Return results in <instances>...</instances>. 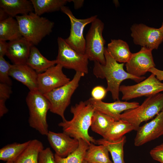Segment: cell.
I'll return each mask as SVG.
<instances>
[{
	"label": "cell",
	"instance_id": "1",
	"mask_svg": "<svg viewBox=\"0 0 163 163\" xmlns=\"http://www.w3.org/2000/svg\"><path fill=\"white\" fill-rule=\"evenodd\" d=\"M95 111L88 100L81 101L71 107L70 112L73 114L72 119L62 121L58 126L62 128L63 132L72 138L82 139L89 145L91 143L95 144L96 140L88 134Z\"/></svg>",
	"mask_w": 163,
	"mask_h": 163
},
{
	"label": "cell",
	"instance_id": "2",
	"mask_svg": "<svg viewBox=\"0 0 163 163\" xmlns=\"http://www.w3.org/2000/svg\"><path fill=\"white\" fill-rule=\"evenodd\" d=\"M104 55L106 62L104 65L94 62V74L97 78H105L107 83V91L110 92L114 100H119V89L121 83L124 80L130 79L139 83L145 79L144 76L138 77L125 71L124 63H119L111 56L105 48Z\"/></svg>",
	"mask_w": 163,
	"mask_h": 163
},
{
	"label": "cell",
	"instance_id": "3",
	"mask_svg": "<svg viewBox=\"0 0 163 163\" xmlns=\"http://www.w3.org/2000/svg\"><path fill=\"white\" fill-rule=\"evenodd\" d=\"M22 37L33 45H37L52 31L54 23L32 12L15 17Z\"/></svg>",
	"mask_w": 163,
	"mask_h": 163
},
{
	"label": "cell",
	"instance_id": "4",
	"mask_svg": "<svg viewBox=\"0 0 163 163\" xmlns=\"http://www.w3.org/2000/svg\"><path fill=\"white\" fill-rule=\"evenodd\" d=\"M26 101L29 111V126L42 135L46 136L49 131L46 119L50 109L49 101L38 90L30 91Z\"/></svg>",
	"mask_w": 163,
	"mask_h": 163
},
{
	"label": "cell",
	"instance_id": "5",
	"mask_svg": "<svg viewBox=\"0 0 163 163\" xmlns=\"http://www.w3.org/2000/svg\"><path fill=\"white\" fill-rule=\"evenodd\" d=\"M163 110V93L147 97L138 107L126 110L120 115V119L128 121L137 131L140 124L152 118Z\"/></svg>",
	"mask_w": 163,
	"mask_h": 163
},
{
	"label": "cell",
	"instance_id": "6",
	"mask_svg": "<svg viewBox=\"0 0 163 163\" xmlns=\"http://www.w3.org/2000/svg\"><path fill=\"white\" fill-rule=\"evenodd\" d=\"M85 75L81 72H76L72 79L68 83L44 94L50 103V111L59 116L62 121L66 120L65 111L70 104L72 96L78 87L81 78Z\"/></svg>",
	"mask_w": 163,
	"mask_h": 163
},
{
	"label": "cell",
	"instance_id": "7",
	"mask_svg": "<svg viewBox=\"0 0 163 163\" xmlns=\"http://www.w3.org/2000/svg\"><path fill=\"white\" fill-rule=\"evenodd\" d=\"M104 28L103 22L96 18L91 23L85 37V54L90 61L104 65L105 40L102 36Z\"/></svg>",
	"mask_w": 163,
	"mask_h": 163
},
{
	"label": "cell",
	"instance_id": "8",
	"mask_svg": "<svg viewBox=\"0 0 163 163\" xmlns=\"http://www.w3.org/2000/svg\"><path fill=\"white\" fill-rule=\"evenodd\" d=\"M58 53L57 64L63 68L75 70L85 74L88 72V59L85 54L80 53L72 48L65 39L59 37L57 39Z\"/></svg>",
	"mask_w": 163,
	"mask_h": 163
},
{
	"label": "cell",
	"instance_id": "9",
	"mask_svg": "<svg viewBox=\"0 0 163 163\" xmlns=\"http://www.w3.org/2000/svg\"><path fill=\"white\" fill-rule=\"evenodd\" d=\"M61 11L69 17L71 24L70 33L69 37L65 40L73 49L77 52L85 54V39L83 36L84 29L88 24L91 23L96 18V15L86 18H76L68 7L63 6Z\"/></svg>",
	"mask_w": 163,
	"mask_h": 163
},
{
	"label": "cell",
	"instance_id": "10",
	"mask_svg": "<svg viewBox=\"0 0 163 163\" xmlns=\"http://www.w3.org/2000/svg\"><path fill=\"white\" fill-rule=\"evenodd\" d=\"M122 100L126 101L143 96L148 97L163 91V83L153 74L146 79L132 85H120Z\"/></svg>",
	"mask_w": 163,
	"mask_h": 163
},
{
	"label": "cell",
	"instance_id": "11",
	"mask_svg": "<svg viewBox=\"0 0 163 163\" xmlns=\"http://www.w3.org/2000/svg\"><path fill=\"white\" fill-rule=\"evenodd\" d=\"M134 43L152 50L158 49L163 41V33L160 28L149 27L143 24H134L130 28Z\"/></svg>",
	"mask_w": 163,
	"mask_h": 163
},
{
	"label": "cell",
	"instance_id": "12",
	"mask_svg": "<svg viewBox=\"0 0 163 163\" xmlns=\"http://www.w3.org/2000/svg\"><path fill=\"white\" fill-rule=\"evenodd\" d=\"M63 68L57 64L38 74V90L44 94L68 83L70 80L63 72Z\"/></svg>",
	"mask_w": 163,
	"mask_h": 163
},
{
	"label": "cell",
	"instance_id": "13",
	"mask_svg": "<svg viewBox=\"0 0 163 163\" xmlns=\"http://www.w3.org/2000/svg\"><path fill=\"white\" fill-rule=\"evenodd\" d=\"M152 50L142 47L139 52L132 53L126 66V72L133 76L141 77L155 67Z\"/></svg>",
	"mask_w": 163,
	"mask_h": 163
},
{
	"label": "cell",
	"instance_id": "14",
	"mask_svg": "<svg viewBox=\"0 0 163 163\" xmlns=\"http://www.w3.org/2000/svg\"><path fill=\"white\" fill-rule=\"evenodd\" d=\"M134 140L135 146H139L163 135V110L149 122L139 126Z\"/></svg>",
	"mask_w": 163,
	"mask_h": 163
},
{
	"label": "cell",
	"instance_id": "15",
	"mask_svg": "<svg viewBox=\"0 0 163 163\" xmlns=\"http://www.w3.org/2000/svg\"><path fill=\"white\" fill-rule=\"evenodd\" d=\"M50 145L58 156L64 158L75 151L79 145L78 140L64 133L49 131L47 135Z\"/></svg>",
	"mask_w": 163,
	"mask_h": 163
},
{
	"label": "cell",
	"instance_id": "16",
	"mask_svg": "<svg viewBox=\"0 0 163 163\" xmlns=\"http://www.w3.org/2000/svg\"><path fill=\"white\" fill-rule=\"evenodd\" d=\"M88 101L95 110L112 117L115 121L120 120V115L123 112L135 108L139 105L137 102H128L120 100L112 103H106L92 97L90 98Z\"/></svg>",
	"mask_w": 163,
	"mask_h": 163
},
{
	"label": "cell",
	"instance_id": "17",
	"mask_svg": "<svg viewBox=\"0 0 163 163\" xmlns=\"http://www.w3.org/2000/svg\"><path fill=\"white\" fill-rule=\"evenodd\" d=\"M33 45L24 37L8 43L5 55L14 65L26 64Z\"/></svg>",
	"mask_w": 163,
	"mask_h": 163
},
{
	"label": "cell",
	"instance_id": "18",
	"mask_svg": "<svg viewBox=\"0 0 163 163\" xmlns=\"http://www.w3.org/2000/svg\"><path fill=\"white\" fill-rule=\"evenodd\" d=\"M38 74L27 64H13L9 72L10 76L25 85L30 91L38 90Z\"/></svg>",
	"mask_w": 163,
	"mask_h": 163
},
{
	"label": "cell",
	"instance_id": "19",
	"mask_svg": "<svg viewBox=\"0 0 163 163\" xmlns=\"http://www.w3.org/2000/svg\"><path fill=\"white\" fill-rule=\"evenodd\" d=\"M0 7L8 16L12 17H15L18 14H28L34 11L30 0H0Z\"/></svg>",
	"mask_w": 163,
	"mask_h": 163
},
{
	"label": "cell",
	"instance_id": "20",
	"mask_svg": "<svg viewBox=\"0 0 163 163\" xmlns=\"http://www.w3.org/2000/svg\"><path fill=\"white\" fill-rule=\"evenodd\" d=\"M106 49L113 59L121 63L127 62L132 53L127 43L120 39L111 40Z\"/></svg>",
	"mask_w": 163,
	"mask_h": 163
},
{
	"label": "cell",
	"instance_id": "21",
	"mask_svg": "<svg viewBox=\"0 0 163 163\" xmlns=\"http://www.w3.org/2000/svg\"><path fill=\"white\" fill-rule=\"evenodd\" d=\"M26 64L38 74L43 72L57 64L56 59L49 60L44 56L35 46L32 47Z\"/></svg>",
	"mask_w": 163,
	"mask_h": 163
},
{
	"label": "cell",
	"instance_id": "22",
	"mask_svg": "<svg viewBox=\"0 0 163 163\" xmlns=\"http://www.w3.org/2000/svg\"><path fill=\"white\" fill-rule=\"evenodd\" d=\"M22 37L16 19L8 16L0 21V40L10 41Z\"/></svg>",
	"mask_w": 163,
	"mask_h": 163
},
{
	"label": "cell",
	"instance_id": "23",
	"mask_svg": "<svg viewBox=\"0 0 163 163\" xmlns=\"http://www.w3.org/2000/svg\"><path fill=\"white\" fill-rule=\"evenodd\" d=\"M43 149L41 141L37 139L30 140L28 146L13 163H38L39 154Z\"/></svg>",
	"mask_w": 163,
	"mask_h": 163
},
{
	"label": "cell",
	"instance_id": "24",
	"mask_svg": "<svg viewBox=\"0 0 163 163\" xmlns=\"http://www.w3.org/2000/svg\"><path fill=\"white\" fill-rule=\"evenodd\" d=\"M133 130H134V128L131 124L126 120L120 119L115 121L112 124L103 138L110 141H117Z\"/></svg>",
	"mask_w": 163,
	"mask_h": 163
},
{
	"label": "cell",
	"instance_id": "25",
	"mask_svg": "<svg viewBox=\"0 0 163 163\" xmlns=\"http://www.w3.org/2000/svg\"><path fill=\"white\" fill-rule=\"evenodd\" d=\"M126 137L123 136L120 140L112 142L104 138L96 140L95 144L105 146L110 153L113 163H125L124 159V146Z\"/></svg>",
	"mask_w": 163,
	"mask_h": 163
},
{
	"label": "cell",
	"instance_id": "26",
	"mask_svg": "<svg viewBox=\"0 0 163 163\" xmlns=\"http://www.w3.org/2000/svg\"><path fill=\"white\" fill-rule=\"evenodd\" d=\"M109 152L104 145H96L91 143L86 153L84 160L89 163H113L110 159Z\"/></svg>",
	"mask_w": 163,
	"mask_h": 163
},
{
	"label": "cell",
	"instance_id": "27",
	"mask_svg": "<svg viewBox=\"0 0 163 163\" xmlns=\"http://www.w3.org/2000/svg\"><path fill=\"white\" fill-rule=\"evenodd\" d=\"M33 4L34 13L40 16L46 13L60 10L70 0H30Z\"/></svg>",
	"mask_w": 163,
	"mask_h": 163
},
{
	"label": "cell",
	"instance_id": "28",
	"mask_svg": "<svg viewBox=\"0 0 163 163\" xmlns=\"http://www.w3.org/2000/svg\"><path fill=\"white\" fill-rule=\"evenodd\" d=\"M115 121L112 117L95 110L92 119L91 128L93 131L103 137Z\"/></svg>",
	"mask_w": 163,
	"mask_h": 163
},
{
	"label": "cell",
	"instance_id": "29",
	"mask_svg": "<svg viewBox=\"0 0 163 163\" xmlns=\"http://www.w3.org/2000/svg\"><path fill=\"white\" fill-rule=\"evenodd\" d=\"M78 146L73 152L66 157L54 154L55 163H83L89 145L83 140H78Z\"/></svg>",
	"mask_w": 163,
	"mask_h": 163
},
{
	"label": "cell",
	"instance_id": "30",
	"mask_svg": "<svg viewBox=\"0 0 163 163\" xmlns=\"http://www.w3.org/2000/svg\"><path fill=\"white\" fill-rule=\"evenodd\" d=\"M29 140L22 143L14 142L8 144L0 149V160L14 162L28 146Z\"/></svg>",
	"mask_w": 163,
	"mask_h": 163
},
{
	"label": "cell",
	"instance_id": "31",
	"mask_svg": "<svg viewBox=\"0 0 163 163\" xmlns=\"http://www.w3.org/2000/svg\"><path fill=\"white\" fill-rule=\"evenodd\" d=\"M12 91L11 86L0 83V117H2L8 111L5 102L9 98Z\"/></svg>",
	"mask_w": 163,
	"mask_h": 163
},
{
	"label": "cell",
	"instance_id": "32",
	"mask_svg": "<svg viewBox=\"0 0 163 163\" xmlns=\"http://www.w3.org/2000/svg\"><path fill=\"white\" fill-rule=\"evenodd\" d=\"M12 65L6 61L3 56H0V82L11 86L12 81L9 72Z\"/></svg>",
	"mask_w": 163,
	"mask_h": 163
},
{
	"label": "cell",
	"instance_id": "33",
	"mask_svg": "<svg viewBox=\"0 0 163 163\" xmlns=\"http://www.w3.org/2000/svg\"><path fill=\"white\" fill-rule=\"evenodd\" d=\"M38 163H55L54 154L50 148L44 149L40 153Z\"/></svg>",
	"mask_w": 163,
	"mask_h": 163
},
{
	"label": "cell",
	"instance_id": "34",
	"mask_svg": "<svg viewBox=\"0 0 163 163\" xmlns=\"http://www.w3.org/2000/svg\"><path fill=\"white\" fill-rule=\"evenodd\" d=\"M149 153L154 160L163 163V142L152 149Z\"/></svg>",
	"mask_w": 163,
	"mask_h": 163
},
{
	"label": "cell",
	"instance_id": "35",
	"mask_svg": "<svg viewBox=\"0 0 163 163\" xmlns=\"http://www.w3.org/2000/svg\"><path fill=\"white\" fill-rule=\"evenodd\" d=\"M107 91L106 89L101 86H97L93 88L91 92V95L94 99L102 100L105 97Z\"/></svg>",
	"mask_w": 163,
	"mask_h": 163
},
{
	"label": "cell",
	"instance_id": "36",
	"mask_svg": "<svg viewBox=\"0 0 163 163\" xmlns=\"http://www.w3.org/2000/svg\"><path fill=\"white\" fill-rule=\"evenodd\" d=\"M149 72L154 74L160 81H163V70L158 69L154 67L150 69Z\"/></svg>",
	"mask_w": 163,
	"mask_h": 163
},
{
	"label": "cell",
	"instance_id": "37",
	"mask_svg": "<svg viewBox=\"0 0 163 163\" xmlns=\"http://www.w3.org/2000/svg\"><path fill=\"white\" fill-rule=\"evenodd\" d=\"M8 46V43L6 41L0 40V56L5 55Z\"/></svg>",
	"mask_w": 163,
	"mask_h": 163
},
{
	"label": "cell",
	"instance_id": "38",
	"mask_svg": "<svg viewBox=\"0 0 163 163\" xmlns=\"http://www.w3.org/2000/svg\"><path fill=\"white\" fill-rule=\"evenodd\" d=\"M6 13L2 8L0 9V21L4 20L8 17Z\"/></svg>",
	"mask_w": 163,
	"mask_h": 163
},
{
	"label": "cell",
	"instance_id": "39",
	"mask_svg": "<svg viewBox=\"0 0 163 163\" xmlns=\"http://www.w3.org/2000/svg\"><path fill=\"white\" fill-rule=\"evenodd\" d=\"M74 4L75 8H77L82 5L84 2L83 0H72Z\"/></svg>",
	"mask_w": 163,
	"mask_h": 163
},
{
	"label": "cell",
	"instance_id": "40",
	"mask_svg": "<svg viewBox=\"0 0 163 163\" xmlns=\"http://www.w3.org/2000/svg\"><path fill=\"white\" fill-rule=\"evenodd\" d=\"M160 30H161V31L163 33V22L162 23L161 26V27H160Z\"/></svg>",
	"mask_w": 163,
	"mask_h": 163
},
{
	"label": "cell",
	"instance_id": "41",
	"mask_svg": "<svg viewBox=\"0 0 163 163\" xmlns=\"http://www.w3.org/2000/svg\"><path fill=\"white\" fill-rule=\"evenodd\" d=\"M13 161H7L5 163H13Z\"/></svg>",
	"mask_w": 163,
	"mask_h": 163
},
{
	"label": "cell",
	"instance_id": "42",
	"mask_svg": "<svg viewBox=\"0 0 163 163\" xmlns=\"http://www.w3.org/2000/svg\"><path fill=\"white\" fill-rule=\"evenodd\" d=\"M83 163H89L88 162L85 160H84Z\"/></svg>",
	"mask_w": 163,
	"mask_h": 163
}]
</instances>
